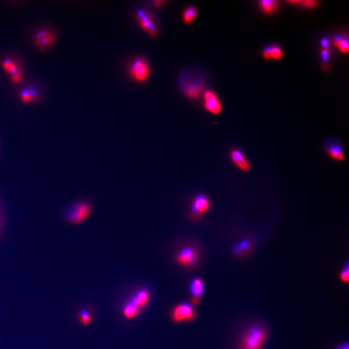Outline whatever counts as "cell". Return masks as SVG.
<instances>
[{
  "label": "cell",
  "instance_id": "cell-1",
  "mask_svg": "<svg viewBox=\"0 0 349 349\" xmlns=\"http://www.w3.org/2000/svg\"><path fill=\"white\" fill-rule=\"evenodd\" d=\"M268 337V331L260 325L248 328L241 339L240 349H261Z\"/></svg>",
  "mask_w": 349,
  "mask_h": 349
},
{
  "label": "cell",
  "instance_id": "cell-2",
  "mask_svg": "<svg viewBox=\"0 0 349 349\" xmlns=\"http://www.w3.org/2000/svg\"><path fill=\"white\" fill-rule=\"evenodd\" d=\"M200 253L197 248L193 246H184L175 256L177 263L184 268H192L199 261Z\"/></svg>",
  "mask_w": 349,
  "mask_h": 349
},
{
  "label": "cell",
  "instance_id": "cell-3",
  "mask_svg": "<svg viewBox=\"0 0 349 349\" xmlns=\"http://www.w3.org/2000/svg\"><path fill=\"white\" fill-rule=\"evenodd\" d=\"M150 65L147 61L142 58H138L131 62L128 67V74L137 82H146L149 78Z\"/></svg>",
  "mask_w": 349,
  "mask_h": 349
},
{
  "label": "cell",
  "instance_id": "cell-4",
  "mask_svg": "<svg viewBox=\"0 0 349 349\" xmlns=\"http://www.w3.org/2000/svg\"><path fill=\"white\" fill-rule=\"evenodd\" d=\"M136 18L140 28L149 35L152 37H156L158 35L159 31L157 23L150 11L144 9H138L136 12Z\"/></svg>",
  "mask_w": 349,
  "mask_h": 349
},
{
  "label": "cell",
  "instance_id": "cell-5",
  "mask_svg": "<svg viewBox=\"0 0 349 349\" xmlns=\"http://www.w3.org/2000/svg\"><path fill=\"white\" fill-rule=\"evenodd\" d=\"M211 207L210 198L204 194H198L194 197L191 206L190 217L193 220H198L209 211Z\"/></svg>",
  "mask_w": 349,
  "mask_h": 349
},
{
  "label": "cell",
  "instance_id": "cell-6",
  "mask_svg": "<svg viewBox=\"0 0 349 349\" xmlns=\"http://www.w3.org/2000/svg\"><path fill=\"white\" fill-rule=\"evenodd\" d=\"M91 212L92 206L89 202H78L71 208L67 219L71 223L78 225L86 221L90 217Z\"/></svg>",
  "mask_w": 349,
  "mask_h": 349
},
{
  "label": "cell",
  "instance_id": "cell-7",
  "mask_svg": "<svg viewBox=\"0 0 349 349\" xmlns=\"http://www.w3.org/2000/svg\"><path fill=\"white\" fill-rule=\"evenodd\" d=\"M171 318L176 323L183 321H192L196 318V312L192 304L182 303L177 304L171 311Z\"/></svg>",
  "mask_w": 349,
  "mask_h": 349
},
{
  "label": "cell",
  "instance_id": "cell-8",
  "mask_svg": "<svg viewBox=\"0 0 349 349\" xmlns=\"http://www.w3.org/2000/svg\"><path fill=\"white\" fill-rule=\"evenodd\" d=\"M325 150L332 159L337 161H344L345 153L342 144L337 140H329L325 144Z\"/></svg>",
  "mask_w": 349,
  "mask_h": 349
},
{
  "label": "cell",
  "instance_id": "cell-9",
  "mask_svg": "<svg viewBox=\"0 0 349 349\" xmlns=\"http://www.w3.org/2000/svg\"><path fill=\"white\" fill-rule=\"evenodd\" d=\"M204 107L214 115L221 112L222 105L217 95L212 91H207L204 94Z\"/></svg>",
  "mask_w": 349,
  "mask_h": 349
},
{
  "label": "cell",
  "instance_id": "cell-10",
  "mask_svg": "<svg viewBox=\"0 0 349 349\" xmlns=\"http://www.w3.org/2000/svg\"><path fill=\"white\" fill-rule=\"evenodd\" d=\"M229 158L231 162L244 172H248L251 169L250 162L246 159L243 152L238 148L231 150L229 153Z\"/></svg>",
  "mask_w": 349,
  "mask_h": 349
},
{
  "label": "cell",
  "instance_id": "cell-11",
  "mask_svg": "<svg viewBox=\"0 0 349 349\" xmlns=\"http://www.w3.org/2000/svg\"><path fill=\"white\" fill-rule=\"evenodd\" d=\"M203 83L202 82H187L182 81V90L187 97L190 99H196L203 90Z\"/></svg>",
  "mask_w": 349,
  "mask_h": 349
},
{
  "label": "cell",
  "instance_id": "cell-12",
  "mask_svg": "<svg viewBox=\"0 0 349 349\" xmlns=\"http://www.w3.org/2000/svg\"><path fill=\"white\" fill-rule=\"evenodd\" d=\"M254 241L252 239H244L235 244L233 254L238 258H244L251 253L254 248Z\"/></svg>",
  "mask_w": 349,
  "mask_h": 349
},
{
  "label": "cell",
  "instance_id": "cell-13",
  "mask_svg": "<svg viewBox=\"0 0 349 349\" xmlns=\"http://www.w3.org/2000/svg\"><path fill=\"white\" fill-rule=\"evenodd\" d=\"M34 42L39 47H47L55 42V38L48 30H40L36 32Z\"/></svg>",
  "mask_w": 349,
  "mask_h": 349
},
{
  "label": "cell",
  "instance_id": "cell-14",
  "mask_svg": "<svg viewBox=\"0 0 349 349\" xmlns=\"http://www.w3.org/2000/svg\"><path fill=\"white\" fill-rule=\"evenodd\" d=\"M150 300L149 292L147 290H140L135 294L132 298V302H134L136 305L139 308L140 310L144 306L147 305Z\"/></svg>",
  "mask_w": 349,
  "mask_h": 349
},
{
  "label": "cell",
  "instance_id": "cell-15",
  "mask_svg": "<svg viewBox=\"0 0 349 349\" xmlns=\"http://www.w3.org/2000/svg\"><path fill=\"white\" fill-rule=\"evenodd\" d=\"M204 289L205 287L203 281L200 277H196L193 279L190 283V290L193 296L200 298L204 294Z\"/></svg>",
  "mask_w": 349,
  "mask_h": 349
},
{
  "label": "cell",
  "instance_id": "cell-16",
  "mask_svg": "<svg viewBox=\"0 0 349 349\" xmlns=\"http://www.w3.org/2000/svg\"><path fill=\"white\" fill-rule=\"evenodd\" d=\"M197 13L196 7L190 6L185 9L182 13V20L185 24H190L194 22L197 16Z\"/></svg>",
  "mask_w": 349,
  "mask_h": 349
},
{
  "label": "cell",
  "instance_id": "cell-17",
  "mask_svg": "<svg viewBox=\"0 0 349 349\" xmlns=\"http://www.w3.org/2000/svg\"><path fill=\"white\" fill-rule=\"evenodd\" d=\"M140 311L139 308L136 305V304L132 301H130L125 304L124 309H123V314L125 317L128 319H134L138 315V312Z\"/></svg>",
  "mask_w": 349,
  "mask_h": 349
},
{
  "label": "cell",
  "instance_id": "cell-18",
  "mask_svg": "<svg viewBox=\"0 0 349 349\" xmlns=\"http://www.w3.org/2000/svg\"><path fill=\"white\" fill-rule=\"evenodd\" d=\"M259 6L266 14H271L276 10L278 1L275 0H262L259 1Z\"/></svg>",
  "mask_w": 349,
  "mask_h": 349
},
{
  "label": "cell",
  "instance_id": "cell-19",
  "mask_svg": "<svg viewBox=\"0 0 349 349\" xmlns=\"http://www.w3.org/2000/svg\"><path fill=\"white\" fill-rule=\"evenodd\" d=\"M2 65L3 69H4L5 71H7V72L10 73L11 76L20 73V71H19L16 63L10 59H5V61H3Z\"/></svg>",
  "mask_w": 349,
  "mask_h": 349
},
{
  "label": "cell",
  "instance_id": "cell-20",
  "mask_svg": "<svg viewBox=\"0 0 349 349\" xmlns=\"http://www.w3.org/2000/svg\"><path fill=\"white\" fill-rule=\"evenodd\" d=\"M38 94V92L35 90L32 89H26L23 90L22 94H21V99L25 103H30L36 97Z\"/></svg>",
  "mask_w": 349,
  "mask_h": 349
},
{
  "label": "cell",
  "instance_id": "cell-21",
  "mask_svg": "<svg viewBox=\"0 0 349 349\" xmlns=\"http://www.w3.org/2000/svg\"><path fill=\"white\" fill-rule=\"evenodd\" d=\"M78 320L82 325L89 326L92 322V314L86 309L81 310L78 314Z\"/></svg>",
  "mask_w": 349,
  "mask_h": 349
},
{
  "label": "cell",
  "instance_id": "cell-22",
  "mask_svg": "<svg viewBox=\"0 0 349 349\" xmlns=\"http://www.w3.org/2000/svg\"><path fill=\"white\" fill-rule=\"evenodd\" d=\"M288 3L290 4L301 5L304 8L312 9L317 6L319 1L308 0V1H288Z\"/></svg>",
  "mask_w": 349,
  "mask_h": 349
},
{
  "label": "cell",
  "instance_id": "cell-23",
  "mask_svg": "<svg viewBox=\"0 0 349 349\" xmlns=\"http://www.w3.org/2000/svg\"><path fill=\"white\" fill-rule=\"evenodd\" d=\"M339 278L341 281L344 283H348L349 281V262H347L343 269L339 273Z\"/></svg>",
  "mask_w": 349,
  "mask_h": 349
},
{
  "label": "cell",
  "instance_id": "cell-24",
  "mask_svg": "<svg viewBox=\"0 0 349 349\" xmlns=\"http://www.w3.org/2000/svg\"><path fill=\"white\" fill-rule=\"evenodd\" d=\"M283 57V51L278 46L271 47V59L279 61Z\"/></svg>",
  "mask_w": 349,
  "mask_h": 349
},
{
  "label": "cell",
  "instance_id": "cell-25",
  "mask_svg": "<svg viewBox=\"0 0 349 349\" xmlns=\"http://www.w3.org/2000/svg\"><path fill=\"white\" fill-rule=\"evenodd\" d=\"M337 47L343 53H348L349 50V42L348 38H343L342 40L339 42Z\"/></svg>",
  "mask_w": 349,
  "mask_h": 349
},
{
  "label": "cell",
  "instance_id": "cell-26",
  "mask_svg": "<svg viewBox=\"0 0 349 349\" xmlns=\"http://www.w3.org/2000/svg\"><path fill=\"white\" fill-rule=\"evenodd\" d=\"M330 55V51L328 49H323L321 51V57L322 60H323V62L327 63L329 61Z\"/></svg>",
  "mask_w": 349,
  "mask_h": 349
},
{
  "label": "cell",
  "instance_id": "cell-27",
  "mask_svg": "<svg viewBox=\"0 0 349 349\" xmlns=\"http://www.w3.org/2000/svg\"><path fill=\"white\" fill-rule=\"evenodd\" d=\"M271 47H268L264 50L263 55L265 59L269 60L271 59Z\"/></svg>",
  "mask_w": 349,
  "mask_h": 349
},
{
  "label": "cell",
  "instance_id": "cell-28",
  "mask_svg": "<svg viewBox=\"0 0 349 349\" xmlns=\"http://www.w3.org/2000/svg\"><path fill=\"white\" fill-rule=\"evenodd\" d=\"M152 3L155 8L159 9L164 6V5H165L166 3H167V1H161V0H159V1H152Z\"/></svg>",
  "mask_w": 349,
  "mask_h": 349
},
{
  "label": "cell",
  "instance_id": "cell-29",
  "mask_svg": "<svg viewBox=\"0 0 349 349\" xmlns=\"http://www.w3.org/2000/svg\"><path fill=\"white\" fill-rule=\"evenodd\" d=\"M321 46L323 49H328L329 47V40L327 38H324L321 41Z\"/></svg>",
  "mask_w": 349,
  "mask_h": 349
},
{
  "label": "cell",
  "instance_id": "cell-30",
  "mask_svg": "<svg viewBox=\"0 0 349 349\" xmlns=\"http://www.w3.org/2000/svg\"><path fill=\"white\" fill-rule=\"evenodd\" d=\"M192 302L194 305H198V304H199L200 302V298L193 296L192 298Z\"/></svg>",
  "mask_w": 349,
  "mask_h": 349
},
{
  "label": "cell",
  "instance_id": "cell-31",
  "mask_svg": "<svg viewBox=\"0 0 349 349\" xmlns=\"http://www.w3.org/2000/svg\"><path fill=\"white\" fill-rule=\"evenodd\" d=\"M337 349H349V345L347 343H343V344L337 347Z\"/></svg>",
  "mask_w": 349,
  "mask_h": 349
},
{
  "label": "cell",
  "instance_id": "cell-32",
  "mask_svg": "<svg viewBox=\"0 0 349 349\" xmlns=\"http://www.w3.org/2000/svg\"><path fill=\"white\" fill-rule=\"evenodd\" d=\"M0 223H1V221H0Z\"/></svg>",
  "mask_w": 349,
  "mask_h": 349
}]
</instances>
